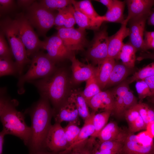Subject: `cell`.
Instances as JSON below:
<instances>
[{
  "label": "cell",
  "mask_w": 154,
  "mask_h": 154,
  "mask_svg": "<svg viewBox=\"0 0 154 154\" xmlns=\"http://www.w3.org/2000/svg\"><path fill=\"white\" fill-rule=\"evenodd\" d=\"M27 112L31 121V136L27 146L32 153L44 149L45 139L52 125L53 109L49 100L40 96L38 100Z\"/></svg>",
  "instance_id": "1"
},
{
  "label": "cell",
  "mask_w": 154,
  "mask_h": 154,
  "mask_svg": "<svg viewBox=\"0 0 154 154\" xmlns=\"http://www.w3.org/2000/svg\"><path fill=\"white\" fill-rule=\"evenodd\" d=\"M1 92L0 117L3 130L6 135L16 136L27 145L31 133L30 127L26 124L24 114L18 111L17 101L11 100Z\"/></svg>",
  "instance_id": "2"
},
{
  "label": "cell",
  "mask_w": 154,
  "mask_h": 154,
  "mask_svg": "<svg viewBox=\"0 0 154 154\" xmlns=\"http://www.w3.org/2000/svg\"><path fill=\"white\" fill-rule=\"evenodd\" d=\"M70 79L65 69L56 68L50 76L34 83L41 96L47 98L55 108L69 96Z\"/></svg>",
  "instance_id": "3"
},
{
  "label": "cell",
  "mask_w": 154,
  "mask_h": 154,
  "mask_svg": "<svg viewBox=\"0 0 154 154\" xmlns=\"http://www.w3.org/2000/svg\"><path fill=\"white\" fill-rule=\"evenodd\" d=\"M1 29L6 37L9 43L18 74L21 76L25 65L31 63L26 49L20 37L16 21L6 19L1 22Z\"/></svg>",
  "instance_id": "4"
},
{
  "label": "cell",
  "mask_w": 154,
  "mask_h": 154,
  "mask_svg": "<svg viewBox=\"0 0 154 154\" xmlns=\"http://www.w3.org/2000/svg\"><path fill=\"white\" fill-rule=\"evenodd\" d=\"M55 63L46 54L38 52L34 55L29 70L19 78L17 84L18 93L20 94L24 93L25 82L43 78L52 74L57 68Z\"/></svg>",
  "instance_id": "5"
},
{
  "label": "cell",
  "mask_w": 154,
  "mask_h": 154,
  "mask_svg": "<svg viewBox=\"0 0 154 154\" xmlns=\"http://www.w3.org/2000/svg\"><path fill=\"white\" fill-rule=\"evenodd\" d=\"M121 154H154L153 138L147 131L137 135L127 133Z\"/></svg>",
  "instance_id": "6"
},
{
  "label": "cell",
  "mask_w": 154,
  "mask_h": 154,
  "mask_svg": "<svg viewBox=\"0 0 154 154\" xmlns=\"http://www.w3.org/2000/svg\"><path fill=\"white\" fill-rule=\"evenodd\" d=\"M27 9L26 18L37 30L40 35L45 37L47 32L54 25L56 15L52 11L35 1Z\"/></svg>",
  "instance_id": "7"
},
{
  "label": "cell",
  "mask_w": 154,
  "mask_h": 154,
  "mask_svg": "<svg viewBox=\"0 0 154 154\" xmlns=\"http://www.w3.org/2000/svg\"><path fill=\"white\" fill-rule=\"evenodd\" d=\"M15 20L19 35L26 48L28 56H33L41 49L42 41L39 39L26 17L21 15Z\"/></svg>",
  "instance_id": "8"
},
{
  "label": "cell",
  "mask_w": 154,
  "mask_h": 154,
  "mask_svg": "<svg viewBox=\"0 0 154 154\" xmlns=\"http://www.w3.org/2000/svg\"><path fill=\"white\" fill-rule=\"evenodd\" d=\"M56 29L57 34L69 50L73 52L82 50L88 44L85 29L63 27H56Z\"/></svg>",
  "instance_id": "9"
},
{
  "label": "cell",
  "mask_w": 154,
  "mask_h": 154,
  "mask_svg": "<svg viewBox=\"0 0 154 154\" xmlns=\"http://www.w3.org/2000/svg\"><path fill=\"white\" fill-rule=\"evenodd\" d=\"M109 40L107 28L104 27L97 30L87 52V56L98 65L108 57Z\"/></svg>",
  "instance_id": "10"
},
{
  "label": "cell",
  "mask_w": 154,
  "mask_h": 154,
  "mask_svg": "<svg viewBox=\"0 0 154 154\" xmlns=\"http://www.w3.org/2000/svg\"><path fill=\"white\" fill-rule=\"evenodd\" d=\"M41 49L47 51V55L56 63L70 58L74 54L73 52L65 46L62 41L56 34L45 38L42 41Z\"/></svg>",
  "instance_id": "11"
},
{
  "label": "cell",
  "mask_w": 154,
  "mask_h": 154,
  "mask_svg": "<svg viewBox=\"0 0 154 154\" xmlns=\"http://www.w3.org/2000/svg\"><path fill=\"white\" fill-rule=\"evenodd\" d=\"M69 147L66 137L64 128L60 123L51 125L47 133L44 149L49 151L59 153L66 150Z\"/></svg>",
  "instance_id": "12"
},
{
  "label": "cell",
  "mask_w": 154,
  "mask_h": 154,
  "mask_svg": "<svg viewBox=\"0 0 154 154\" xmlns=\"http://www.w3.org/2000/svg\"><path fill=\"white\" fill-rule=\"evenodd\" d=\"M150 15L138 16L128 21L129 42L138 50L143 52V40L146 21Z\"/></svg>",
  "instance_id": "13"
},
{
  "label": "cell",
  "mask_w": 154,
  "mask_h": 154,
  "mask_svg": "<svg viewBox=\"0 0 154 154\" xmlns=\"http://www.w3.org/2000/svg\"><path fill=\"white\" fill-rule=\"evenodd\" d=\"M53 109V117L55 123L66 121L80 124L77 109L69 96L58 107Z\"/></svg>",
  "instance_id": "14"
},
{
  "label": "cell",
  "mask_w": 154,
  "mask_h": 154,
  "mask_svg": "<svg viewBox=\"0 0 154 154\" xmlns=\"http://www.w3.org/2000/svg\"><path fill=\"white\" fill-rule=\"evenodd\" d=\"M70 59L72 63V80L74 83L86 81L95 74L96 68L80 62L74 54Z\"/></svg>",
  "instance_id": "15"
},
{
  "label": "cell",
  "mask_w": 154,
  "mask_h": 154,
  "mask_svg": "<svg viewBox=\"0 0 154 154\" xmlns=\"http://www.w3.org/2000/svg\"><path fill=\"white\" fill-rule=\"evenodd\" d=\"M86 102L92 112L95 113L100 109L112 112L114 108V99L111 91H102Z\"/></svg>",
  "instance_id": "16"
},
{
  "label": "cell",
  "mask_w": 154,
  "mask_h": 154,
  "mask_svg": "<svg viewBox=\"0 0 154 154\" xmlns=\"http://www.w3.org/2000/svg\"><path fill=\"white\" fill-rule=\"evenodd\" d=\"M128 13L125 21L128 23L131 19L144 15H150L154 6V0H127L125 1Z\"/></svg>",
  "instance_id": "17"
},
{
  "label": "cell",
  "mask_w": 154,
  "mask_h": 154,
  "mask_svg": "<svg viewBox=\"0 0 154 154\" xmlns=\"http://www.w3.org/2000/svg\"><path fill=\"white\" fill-rule=\"evenodd\" d=\"M127 23L124 21L119 30L114 35L109 37L108 57L116 59L124 44L123 40L129 35V29L127 27Z\"/></svg>",
  "instance_id": "18"
},
{
  "label": "cell",
  "mask_w": 154,
  "mask_h": 154,
  "mask_svg": "<svg viewBox=\"0 0 154 154\" xmlns=\"http://www.w3.org/2000/svg\"><path fill=\"white\" fill-rule=\"evenodd\" d=\"M127 133L121 129L116 122L111 121L108 123L101 131L96 138L100 143L116 141L123 143Z\"/></svg>",
  "instance_id": "19"
},
{
  "label": "cell",
  "mask_w": 154,
  "mask_h": 154,
  "mask_svg": "<svg viewBox=\"0 0 154 154\" xmlns=\"http://www.w3.org/2000/svg\"><path fill=\"white\" fill-rule=\"evenodd\" d=\"M115 63V59L107 57L96 68L95 76L101 90L106 87Z\"/></svg>",
  "instance_id": "20"
},
{
  "label": "cell",
  "mask_w": 154,
  "mask_h": 154,
  "mask_svg": "<svg viewBox=\"0 0 154 154\" xmlns=\"http://www.w3.org/2000/svg\"><path fill=\"white\" fill-rule=\"evenodd\" d=\"M129 85L126 80H125L111 91L114 101V108L112 112L118 117H123V98L125 93L130 90Z\"/></svg>",
  "instance_id": "21"
},
{
  "label": "cell",
  "mask_w": 154,
  "mask_h": 154,
  "mask_svg": "<svg viewBox=\"0 0 154 154\" xmlns=\"http://www.w3.org/2000/svg\"><path fill=\"white\" fill-rule=\"evenodd\" d=\"M125 3V1L114 0L111 7L102 16L103 22L123 23L125 21L123 14Z\"/></svg>",
  "instance_id": "22"
},
{
  "label": "cell",
  "mask_w": 154,
  "mask_h": 154,
  "mask_svg": "<svg viewBox=\"0 0 154 154\" xmlns=\"http://www.w3.org/2000/svg\"><path fill=\"white\" fill-rule=\"evenodd\" d=\"M95 114L92 112L90 117L84 121V124L73 143L66 150L59 153L58 154L65 153L74 146L86 140L92 135L95 131L93 120Z\"/></svg>",
  "instance_id": "23"
},
{
  "label": "cell",
  "mask_w": 154,
  "mask_h": 154,
  "mask_svg": "<svg viewBox=\"0 0 154 154\" xmlns=\"http://www.w3.org/2000/svg\"><path fill=\"white\" fill-rule=\"evenodd\" d=\"M73 15L76 23L78 26L79 28L83 29L98 30L103 22L102 16H100L95 19H92L74 8Z\"/></svg>",
  "instance_id": "24"
},
{
  "label": "cell",
  "mask_w": 154,
  "mask_h": 154,
  "mask_svg": "<svg viewBox=\"0 0 154 154\" xmlns=\"http://www.w3.org/2000/svg\"><path fill=\"white\" fill-rule=\"evenodd\" d=\"M74 9L71 4L58 10L55 17L54 25L56 27H73L76 23L73 15Z\"/></svg>",
  "instance_id": "25"
},
{
  "label": "cell",
  "mask_w": 154,
  "mask_h": 154,
  "mask_svg": "<svg viewBox=\"0 0 154 154\" xmlns=\"http://www.w3.org/2000/svg\"><path fill=\"white\" fill-rule=\"evenodd\" d=\"M133 70L122 63L116 62L106 87L120 83L132 72Z\"/></svg>",
  "instance_id": "26"
},
{
  "label": "cell",
  "mask_w": 154,
  "mask_h": 154,
  "mask_svg": "<svg viewBox=\"0 0 154 154\" xmlns=\"http://www.w3.org/2000/svg\"><path fill=\"white\" fill-rule=\"evenodd\" d=\"M74 103L79 116L85 121L91 115L86 101L82 96L81 92L77 90L71 91L69 96Z\"/></svg>",
  "instance_id": "27"
},
{
  "label": "cell",
  "mask_w": 154,
  "mask_h": 154,
  "mask_svg": "<svg viewBox=\"0 0 154 154\" xmlns=\"http://www.w3.org/2000/svg\"><path fill=\"white\" fill-rule=\"evenodd\" d=\"M136 48L129 42L124 44L120 51L116 60H120L125 65L131 68H133L136 59Z\"/></svg>",
  "instance_id": "28"
},
{
  "label": "cell",
  "mask_w": 154,
  "mask_h": 154,
  "mask_svg": "<svg viewBox=\"0 0 154 154\" xmlns=\"http://www.w3.org/2000/svg\"><path fill=\"white\" fill-rule=\"evenodd\" d=\"M72 5L74 6L75 9L90 18L95 19L100 16L94 9L90 0H84L80 1L73 0Z\"/></svg>",
  "instance_id": "29"
},
{
  "label": "cell",
  "mask_w": 154,
  "mask_h": 154,
  "mask_svg": "<svg viewBox=\"0 0 154 154\" xmlns=\"http://www.w3.org/2000/svg\"><path fill=\"white\" fill-rule=\"evenodd\" d=\"M112 113L111 111H106L94 114L93 122L95 131L91 137L96 139L99 132L108 123Z\"/></svg>",
  "instance_id": "30"
},
{
  "label": "cell",
  "mask_w": 154,
  "mask_h": 154,
  "mask_svg": "<svg viewBox=\"0 0 154 154\" xmlns=\"http://www.w3.org/2000/svg\"><path fill=\"white\" fill-rule=\"evenodd\" d=\"M96 141V139L90 137L64 154H92Z\"/></svg>",
  "instance_id": "31"
},
{
  "label": "cell",
  "mask_w": 154,
  "mask_h": 154,
  "mask_svg": "<svg viewBox=\"0 0 154 154\" xmlns=\"http://www.w3.org/2000/svg\"><path fill=\"white\" fill-rule=\"evenodd\" d=\"M154 75V61L135 72L133 75L127 80L129 84L135 81L143 80Z\"/></svg>",
  "instance_id": "32"
},
{
  "label": "cell",
  "mask_w": 154,
  "mask_h": 154,
  "mask_svg": "<svg viewBox=\"0 0 154 154\" xmlns=\"http://www.w3.org/2000/svg\"><path fill=\"white\" fill-rule=\"evenodd\" d=\"M102 91L96 81L95 75L86 81V85L82 94L86 101Z\"/></svg>",
  "instance_id": "33"
},
{
  "label": "cell",
  "mask_w": 154,
  "mask_h": 154,
  "mask_svg": "<svg viewBox=\"0 0 154 154\" xmlns=\"http://www.w3.org/2000/svg\"><path fill=\"white\" fill-rule=\"evenodd\" d=\"M73 0H43L40 1L39 4L43 7L51 11H58L72 5Z\"/></svg>",
  "instance_id": "34"
},
{
  "label": "cell",
  "mask_w": 154,
  "mask_h": 154,
  "mask_svg": "<svg viewBox=\"0 0 154 154\" xmlns=\"http://www.w3.org/2000/svg\"><path fill=\"white\" fill-rule=\"evenodd\" d=\"M18 73L15 63L11 58H0V76L15 75Z\"/></svg>",
  "instance_id": "35"
},
{
  "label": "cell",
  "mask_w": 154,
  "mask_h": 154,
  "mask_svg": "<svg viewBox=\"0 0 154 154\" xmlns=\"http://www.w3.org/2000/svg\"><path fill=\"white\" fill-rule=\"evenodd\" d=\"M64 128L66 139L70 147L76 139L81 128L76 124L71 122H69Z\"/></svg>",
  "instance_id": "36"
},
{
  "label": "cell",
  "mask_w": 154,
  "mask_h": 154,
  "mask_svg": "<svg viewBox=\"0 0 154 154\" xmlns=\"http://www.w3.org/2000/svg\"><path fill=\"white\" fill-rule=\"evenodd\" d=\"M135 87L139 98L141 100L147 97L151 96L152 94L150 89L144 80L136 81Z\"/></svg>",
  "instance_id": "37"
},
{
  "label": "cell",
  "mask_w": 154,
  "mask_h": 154,
  "mask_svg": "<svg viewBox=\"0 0 154 154\" xmlns=\"http://www.w3.org/2000/svg\"><path fill=\"white\" fill-rule=\"evenodd\" d=\"M138 103L137 100L133 93L130 90H128L124 96L123 103L124 114L126 110L135 106Z\"/></svg>",
  "instance_id": "38"
},
{
  "label": "cell",
  "mask_w": 154,
  "mask_h": 154,
  "mask_svg": "<svg viewBox=\"0 0 154 154\" xmlns=\"http://www.w3.org/2000/svg\"><path fill=\"white\" fill-rule=\"evenodd\" d=\"M13 56L4 37V34L1 31L0 34V58H11Z\"/></svg>",
  "instance_id": "39"
},
{
  "label": "cell",
  "mask_w": 154,
  "mask_h": 154,
  "mask_svg": "<svg viewBox=\"0 0 154 154\" xmlns=\"http://www.w3.org/2000/svg\"><path fill=\"white\" fill-rule=\"evenodd\" d=\"M151 49L154 50V31H145L143 52H146L148 50Z\"/></svg>",
  "instance_id": "40"
},
{
  "label": "cell",
  "mask_w": 154,
  "mask_h": 154,
  "mask_svg": "<svg viewBox=\"0 0 154 154\" xmlns=\"http://www.w3.org/2000/svg\"><path fill=\"white\" fill-rule=\"evenodd\" d=\"M128 126L129 132L133 133L147 128V124L140 116Z\"/></svg>",
  "instance_id": "41"
},
{
  "label": "cell",
  "mask_w": 154,
  "mask_h": 154,
  "mask_svg": "<svg viewBox=\"0 0 154 154\" xmlns=\"http://www.w3.org/2000/svg\"><path fill=\"white\" fill-rule=\"evenodd\" d=\"M135 105L126 110L124 113L123 117H125L128 126L140 116Z\"/></svg>",
  "instance_id": "42"
},
{
  "label": "cell",
  "mask_w": 154,
  "mask_h": 154,
  "mask_svg": "<svg viewBox=\"0 0 154 154\" xmlns=\"http://www.w3.org/2000/svg\"><path fill=\"white\" fill-rule=\"evenodd\" d=\"M149 105L146 103L140 102L135 105L140 116L147 125L149 124L147 118V110Z\"/></svg>",
  "instance_id": "43"
},
{
  "label": "cell",
  "mask_w": 154,
  "mask_h": 154,
  "mask_svg": "<svg viewBox=\"0 0 154 154\" xmlns=\"http://www.w3.org/2000/svg\"><path fill=\"white\" fill-rule=\"evenodd\" d=\"M14 0H0V15L10 11L14 6Z\"/></svg>",
  "instance_id": "44"
},
{
  "label": "cell",
  "mask_w": 154,
  "mask_h": 154,
  "mask_svg": "<svg viewBox=\"0 0 154 154\" xmlns=\"http://www.w3.org/2000/svg\"><path fill=\"white\" fill-rule=\"evenodd\" d=\"M121 151L99 149L97 148L94 145L92 154H121Z\"/></svg>",
  "instance_id": "45"
},
{
  "label": "cell",
  "mask_w": 154,
  "mask_h": 154,
  "mask_svg": "<svg viewBox=\"0 0 154 154\" xmlns=\"http://www.w3.org/2000/svg\"><path fill=\"white\" fill-rule=\"evenodd\" d=\"M151 59L154 60V51L152 52H142L136 60L138 61H141L145 59Z\"/></svg>",
  "instance_id": "46"
},
{
  "label": "cell",
  "mask_w": 154,
  "mask_h": 154,
  "mask_svg": "<svg viewBox=\"0 0 154 154\" xmlns=\"http://www.w3.org/2000/svg\"><path fill=\"white\" fill-rule=\"evenodd\" d=\"M143 80L148 86L152 96L154 95V75L147 77Z\"/></svg>",
  "instance_id": "47"
},
{
  "label": "cell",
  "mask_w": 154,
  "mask_h": 154,
  "mask_svg": "<svg viewBox=\"0 0 154 154\" xmlns=\"http://www.w3.org/2000/svg\"><path fill=\"white\" fill-rule=\"evenodd\" d=\"M35 0H19L17 1L18 5L21 7L28 8L34 2Z\"/></svg>",
  "instance_id": "48"
},
{
  "label": "cell",
  "mask_w": 154,
  "mask_h": 154,
  "mask_svg": "<svg viewBox=\"0 0 154 154\" xmlns=\"http://www.w3.org/2000/svg\"><path fill=\"white\" fill-rule=\"evenodd\" d=\"M147 118L149 124L154 122V108L149 105L147 110Z\"/></svg>",
  "instance_id": "49"
},
{
  "label": "cell",
  "mask_w": 154,
  "mask_h": 154,
  "mask_svg": "<svg viewBox=\"0 0 154 154\" xmlns=\"http://www.w3.org/2000/svg\"><path fill=\"white\" fill-rule=\"evenodd\" d=\"M6 135V133L2 130L0 133V154H3L4 137Z\"/></svg>",
  "instance_id": "50"
},
{
  "label": "cell",
  "mask_w": 154,
  "mask_h": 154,
  "mask_svg": "<svg viewBox=\"0 0 154 154\" xmlns=\"http://www.w3.org/2000/svg\"><path fill=\"white\" fill-rule=\"evenodd\" d=\"M95 1L101 3L109 9L112 5L114 0H97Z\"/></svg>",
  "instance_id": "51"
},
{
  "label": "cell",
  "mask_w": 154,
  "mask_h": 154,
  "mask_svg": "<svg viewBox=\"0 0 154 154\" xmlns=\"http://www.w3.org/2000/svg\"><path fill=\"white\" fill-rule=\"evenodd\" d=\"M147 131L152 137H154V122L149 123L147 126Z\"/></svg>",
  "instance_id": "52"
},
{
  "label": "cell",
  "mask_w": 154,
  "mask_h": 154,
  "mask_svg": "<svg viewBox=\"0 0 154 154\" xmlns=\"http://www.w3.org/2000/svg\"><path fill=\"white\" fill-rule=\"evenodd\" d=\"M147 20L149 25L154 26V9L152 11Z\"/></svg>",
  "instance_id": "53"
},
{
  "label": "cell",
  "mask_w": 154,
  "mask_h": 154,
  "mask_svg": "<svg viewBox=\"0 0 154 154\" xmlns=\"http://www.w3.org/2000/svg\"><path fill=\"white\" fill-rule=\"evenodd\" d=\"M31 154H58V153L47 151L44 149L31 153Z\"/></svg>",
  "instance_id": "54"
},
{
  "label": "cell",
  "mask_w": 154,
  "mask_h": 154,
  "mask_svg": "<svg viewBox=\"0 0 154 154\" xmlns=\"http://www.w3.org/2000/svg\"><path fill=\"white\" fill-rule=\"evenodd\" d=\"M151 97V100L153 103L154 104V95Z\"/></svg>",
  "instance_id": "55"
}]
</instances>
